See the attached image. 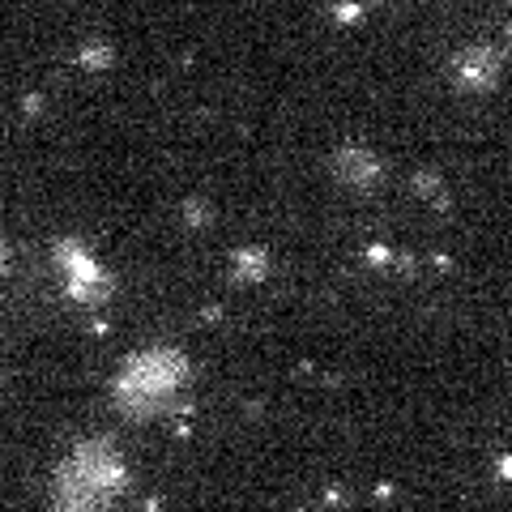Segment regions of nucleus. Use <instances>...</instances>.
I'll return each mask as SVG.
<instances>
[{"instance_id":"0eeeda50","label":"nucleus","mask_w":512,"mask_h":512,"mask_svg":"<svg viewBox=\"0 0 512 512\" xmlns=\"http://www.w3.org/2000/svg\"><path fill=\"white\" fill-rule=\"evenodd\" d=\"M0 269H5V248H0Z\"/></svg>"},{"instance_id":"423d86ee","label":"nucleus","mask_w":512,"mask_h":512,"mask_svg":"<svg viewBox=\"0 0 512 512\" xmlns=\"http://www.w3.org/2000/svg\"><path fill=\"white\" fill-rule=\"evenodd\" d=\"M82 64H86V69H107V64H111V47L107 43H90L82 52Z\"/></svg>"},{"instance_id":"f03ea898","label":"nucleus","mask_w":512,"mask_h":512,"mask_svg":"<svg viewBox=\"0 0 512 512\" xmlns=\"http://www.w3.org/2000/svg\"><path fill=\"white\" fill-rule=\"evenodd\" d=\"M188 380V359L180 350H146L133 355L124 367L111 393H116V410H124L128 419H146V414L163 410Z\"/></svg>"},{"instance_id":"20e7f679","label":"nucleus","mask_w":512,"mask_h":512,"mask_svg":"<svg viewBox=\"0 0 512 512\" xmlns=\"http://www.w3.org/2000/svg\"><path fill=\"white\" fill-rule=\"evenodd\" d=\"M231 274L239 282H261L269 274V252L261 248H248V252H235V261H231Z\"/></svg>"},{"instance_id":"39448f33","label":"nucleus","mask_w":512,"mask_h":512,"mask_svg":"<svg viewBox=\"0 0 512 512\" xmlns=\"http://www.w3.org/2000/svg\"><path fill=\"white\" fill-rule=\"evenodd\" d=\"M338 175H342V180H350L355 188H363V184L376 175V163H372V158H367L363 150H346V154L338 158Z\"/></svg>"},{"instance_id":"7ed1b4c3","label":"nucleus","mask_w":512,"mask_h":512,"mask_svg":"<svg viewBox=\"0 0 512 512\" xmlns=\"http://www.w3.org/2000/svg\"><path fill=\"white\" fill-rule=\"evenodd\" d=\"M56 265L64 274V291L82 303H103L111 291V278L103 274V265L82 248V244H56Z\"/></svg>"},{"instance_id":"f257e3e1","label":"nucleus","mask_w":512,"mask_h":512,"mask_svg":"<svg viewBox=\"0 0 512 512\" xmlns=\"http://www.w3.org/2000/svg\"><path fill=\"white\" fill-rule=\"evenodd\" d=\"M128 487V466L111 440H82L52 478L56 512H111Z\"/></svg>"}]
</instances>
